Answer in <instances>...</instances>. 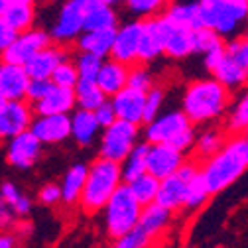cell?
Instances as JSON below:
<instances>
[{
	"mask_svg": "<svg viewBox=\"0 0 248 248\" xmlns=\"http://www.w3.org/2000/svg\"><path fill=\"white\" fill-rule=\"evenodd\" d=\"M79 81H81V77H79V71H77V65L73 59L63 61L51 75V83L55 87H63V89H75Z\"/></svg>",
	"mask_w": 248,
	"mask_h": 248,
	"instance_id": "ab89813d",
	"label": "cell"
},
{
	"mask_svg": "<svg viewBox=\"0 0 248 248\" xmlns=\"http://www.w3.org/2000/svg\"><path fill=\"white\" fill-rule=\"evenodd\" d=\"M164 55V20L162 16L144 20V34L138 51V63H152Z\"/></svg>",
	"mask_w": 248,
	"mask_h": 248,
	"instance_id": "d6986e66",
	"label": "cell"
},
{
	"mask_svg": "<svg viewBox=\"0 0 248 248\" xmlns=\"http://www.w3.org/2000/svg\"><path fill=\"white\" fill-rule=\"evenodd\" d=\"M95 116H97V120H99V124H101V128H103V130L108 128V126H112V124L118 120V118H116V112H114V107H112V103H110V99L95 110Z\"/></svg>",
	"mask_w": 248,
	"mask_h": 248,
	"instance_id": "c3c4849f",
	"label": "cell"
},
{
	"mask_svg": "<svg viewBox=\"0 0 248 248\" xmlns=\"http://www.w3.org/2000/svg\"><path fill=\"white\" fill-rule=\"evenodd\" d=\"M248 171V138L232 134L219 154L201 164V177L211 195L229 189Z\"/></svg>",
	"mask_w": 248,
	"mask_h": 248,
	"instance_id": "7a4b0ae2",
	"label": "cell"
},
{
	"mask_svg": "<svg viewBox=\"0 0 248 248\" xmlns=\"http://www.w3.org/2000/svg\"><path fill=\"white\" fill-rule=\"evenodd\" d=\"M6 103H8V99L2 95V91H0V110H2V108L6 107Z\"/></svg>",
	"mask_w": 248,
	"mask_h": 248,
	"instance_id": "11a10c76",
	"label": "cell"
},
{
	"mask_svg": "<svg viewBox=\"0 0 248 248\" xmlns=\"http://www.w3.org/2000/svg\"><path fill=\"white\" fill-rule=\"evenodd\" d=\"M36 114L28 101H8L0 110V142H10L32 126Z\"/></svg>",
	"mask_w": 248,
	"mask_h": 248,
	"instance_id": "8fae6325",
	"label": "cell"
},
{
	"mask_svg": "<svg viewBox=\"0 0 248 248\" xmlns=\"http://www.w3.org/2000/svg\"><path fill=\"white\" fill-rule=\"evenodd\" d=\"M16 32H14V30L2 20V18H0V57H2L4 55V51L12 46V42L16 40Z\"/></svg>",
	"mask_w": 248,
	"mask_h": 248,
	"instance_id": "681fc988",
	"label": "cell"
},
{
	"mask_svg": "<svg viewBox=\"0 0 248 248\" xmlns=\"http://www.w3.org/2000/svg\"><path fill=\"white\" fill-rule=\"evenodd\" d=\"M189 179L181 177L179 173L160 181V193H158V199L156 203H160L162 207L170 209L171 213L177 211V209H183V203H185V195H187V187H189Z\"/></svg>",
	"mask_w": 248,
	"mask_h": 248,
	"instance_id": "d4e9b609",
	"label": "cell"
},
{
	"mask_svg": "<svg viewBox=\"0 0 248 248\" xmlns=\"http://www.w3.org/2000/svg\"><path fill=\"white\" fill-rule=\"evenodd\" d=\"M144 207L138 203V199L132 195L130 187L126 183L112 195L108 205L103 211V223H105V232L108 238L116 240L124 234H128L140 225Z\"/></svg>",
	"mask_w": 248,
	"mask_h": 248,
	"instance_id": "8992f818",
	"label": "cell"
},
{
	"mask_svg": "<svg viewBox=\"0 0 248 248\" xmlns=\"http://www.w3.org/2000/svg\"><path fill=\"white\" fill-rule=\"evenodd\" d=\"M124 185L120 164L99 158L89 166L85 191L81 197V209L89 215L105 211L112 195Z\"/></svg>",
	"mask_w": 248,
	"mask_h": 248,
	"instance_id": "3957f363",
	"label": "cell"
},
{
	"mask_svg": "<svg viewBox=\"0 0 248 248\" xmlns=\"http://www.w3.org/2000/svg\"><path fill=\"white\" fill-rule=\"evenodd\" d=\"M2 20L14 30L16 34H24L28 30L36 28V6L32 4H20V2H12L8 6V10L4 12Z\"/></svg>",
	"mask_w": 248,
	"mask_h": 248,
	"instance_id": "1f68e13d",
	"label": "cell"
},
{
	"mask_svg": "<svg viewBox=\"0 0 248 248\" xmlns=\"http://www.w3.org/2000/svg\"><path fill=\"white\" fill-rule=\"evenodd\" d=\"M240 2H246V4H248V0H240Z\"/></svg>",
	"mask_w": 248,
	"mask_h": 248,
	"instance_id": "680465c9",
	"label": "cell"
},
{
	"mask_svg": "<svg viewBox=\"0 0 248 248\" xmlns=\"http://www.w3.org/2000/svg\"><path fill=\"white\" fill-rule=\"evenodd\" d=\"M99 134H103V128H101L95 112L77 108L71 114V138L79 146H83V148L91 146L93 142L97 140Z\"/></svg>",
	"mask_w": 248,
	"mask_h": 248,
	"instance_id": "cb8c5ba5",
	"label": "cell"
},
{
	"mask_svg": "<svg viewBox=\"0 0 248 248\" xmlns=\"http://www.w3.org/2000/svg\"><path fill=\"white\" fill-rule=\"evenodd\" d=\"M171 217H173V213H171L170 209L162 207L160 203H152V205L144 207L138 227H140L148 236L158 238V236H162V234L168 231V227L171 225Z\"/></svg>",
	"mask_w": 248,
	"mask_h": 248,
	"instance_id": "83f0119b",
	"label": "cell"
},
{
	"mask_svg": "<svg viewBox=\"0 0 248 248\" xmlns=\"http://www.w3.org/2000/svg\"><path fill=\"white\" fill-rule=\"evenodd\" d=\"M18 238L12 232H0V248H16Z\"/></svg>",
	"mask_w": 248,
	"mask_h": 248,
	"instance_id": "816d5d0a",
	"label": "cell"
},
{
	"mask_svg": "<svg viewBox=\"0 0 248 248\" xmlns=\"http://www.w3.org/2000/svg\"><path fill=\"white\" fill-rule=\"evenodd\" d=\"M128 73H130V67L118 63L114 59H105L103 69L97 77V85L108 99H112L114 95H118L120 91L128 87Z\"/></svg>",
	"mask_w": 248,
	"mask_h": 248,
	"instance_id": "603a6c76",
	"label": "cell"
},
{
	"mask_svg": "<svg viewBox=\"0 0 248 248\" xmlns=\"http://www.w3.org/2000/svg\"><path fill=\"white\" fill-rule=\"evenodd\" d=\"M227 55L234 63L248 73V40L246 38H234L227 42Z\"/></svg>",
	"mask_w": 248,
	"mask_h": 248,
	"instance_id": "f6af8a7d",
	"label": "cell"
},
{
	"mask_svg": "<svg viewBox=\"0 0 248 248\" xmlns=\"http://www.w3.org/2000/svg\"><path fill=\"white\" fill-rule=\"evenodd\" d=\"M128 187L132 191V195L138 199V203L142 207H148L152 203H156L158 193H160V179H156L150 173L140 175L138 179H134L132 183H128Z\"/></svg>",
	"mask_w": 248,
	"mask_h": 248,
	"instance_id": "e575fe53",
	"label": "cell"
},
{
	"mask_svg": "<svg viewBox=\"0 0 248 248\" xmlns=\"http://www.w3.org/2000/svg\"><path fill=\"white\" fill-rule=\"evenodd\" d=\"M12 2H20V4H32V6H34V4L38 2V0H12Z\"/></svg>",
	"mask_w": 248,
	"mask_h": 248,
	"instance_id": "9f6ffc18",
	"label": "cell"
},
{
	"mask_svg": "<svg viewBox=\"0 0 248 248\" xmlns=\"http://www.w3.org/2000/svg\"><path fill=\"white\" fill-rule=\"evenodd\" d=\"M47 32L51 42L57 46L65 47L69 44H77V40L85 32L83 0H63L59 4Z\"/></svg>",
	"mask_w": 248,
	"mask_h": 248,
	"instance_id": "ba28073f",
	"label": "cell"
},
{
	"mask_svg": "<svg viewBox=\"0 0 248 248\" xmlns=\"http://www.w3.org/2000/svg\"><path fill=\"white\" fill-rule=\"evenodd\" d=\"M10 4H12V0H0V18L4 16V12L8 10Z\"/></svg>",
	"mask_w": 248,
	"mask_h": 248,
	"instance_id": "db71d44e",
	"label": "cell"
},
{
	"mask_svg": "<svg viewBox=\"0 0 248 248\" xmlns=\"http://www.w3.org/2000/svg\"><path fill=\"white\" fill-rule=\"evenodd\" d=\"M231 91L217 79L205 77L185 85L181 93V110L193 124H209L227 116L231 108Z\"/></svg>",
	"mask_w": 248,
	"mask_h": 248,
	"instance_id": "6da1fadb",
	"label": "cell"
},
{
	"mask_svg": "<svg viewBox=\"0 0 248 248\" xmlns=\"http://www.w3.org/2000/svg\"><path fill=\"white\" fill-rule=\"evenodd\" d=\"M195 124L185 116L181 108L164 110L144 126V142L148 144H166L179 152H187L195 146Z\"/></svg>",
	"mask_w": 248,
	"mask_h": 248,
	"instance_id": "277c9868",
	"label": "cell"
},
{
	"mask_svg": "<svg viewBox=\"0 0 248 248\" xmlns=\"http://www.w3.org/2000/svg\"><path fill=\"white\" fill-rule=\"evenodd\" d=\"M124 6H126V10L132 16L150 20V18H158L166 12L168 0H126Z\"/></svg>",
	"mask_w": 248,
	"mask_h": 248,
	"instance_id": "8d00e7d4",
	"label": "cell"
},
{
	"mask_svg": "<svg viewBox=\"0 0 248 248\" xmlns=\"http://www.w3.org/2000/svg\"><path fill=\"white\" fill-rule=\"evenodd\" d=\"M244 38H246V40H248V32H246V36H244Z\"/></svg>",
	"mask_w": 248,
	"mask_h": 248,
	"instance_id": "91938a15",
	"label": "cell"
},
{
	"mask_svg": "<svg viewBox=\"0 0 248 248\" xmlns=\"http://www.w3.org/2000/svg\"><path fill=\"white\" fill-rule=\"evenodd\" d=\"M101 2H103V4H107V6H110V8H114V10H116V8H118V6H120V4H124V2H126V0H101Z\"/></svg>",
	"mask_w": 248,
	"mask_h": 248,
	"instance_id": "f5cc1de1",
	"label": "cell"
},
{
	"mask_svg": "<svg viewBox=\"0 0 248 248\" xmlns=\"http://www.w3.org/2000/svg\"><path fill=\"white\" fill-rule=\"evenodd\" d=\"M187 162L185 160V154L166 146V144H150V152H148V173L154 175L156 179L164 181L171 175H175L181 166Z\"/></svg>",
	"mask_w": 248,
	"mask_h": 248,
	"instance_id": "4fadbf2b",
	"label": "cell"
},
{
	"mask_svg": "<svg viewBox=\"0 0 248 248\" xmlns=\"http://www.w3.org/2000/svg\"><path fill=\"white\" fill-rule=\"evenodd\" d=\"M36 116H51V114H73L77 110V99H75V89H63L55 87L47 95L32 105Z\"/></svg>",
	"mask_w": 248,
	"mask_h": 248,
	"instance_id": "e0dca14e",
	"label": "cell"
},
{
	"mask_svg": "<svg viewBox=\"0 0 248 248\" xmlns=\"http://www.w3.org/2000/svg\"><path fill=\"white\" fill-rule=\"evenodd\" d=\"M209 73H211L213 79H217L223 87H227L229 91L242 89L246 85V81H248V73L244 69H240L234 61L227 55V47H225L223 57L213 65V69Z\"/></svg>",
	"mask_w": 248,
	"mask_h": 248,
	"instance_id": "4316f807",
	"label": "cell"
},
{
	"mask_svg": "<svg viewBox=\"0 0 248 248\" xmlns=\"http://www.w3.org/2000/svg\"><path fill=\"white\" fill-rule=\"evenodd\" d=\"M140 126L132 122L116 120L112 126L105 128L99 140V158L122 164L130 156V152L140 144Z\"/></svg>",
	"mask_w": 248,
	"mask_h": 248,
	"instance_id": "52a82bcc",
	"label": "cell"
},
{
	"mask_svg": "<svg viewBox=\"0 0 248 248\" xmlns=\"http://www.w3.org/2000/svg\"><path fill=\"white\" fill-rule=\"evenodd\" d=\"M116 38V30H103V32H83L77 40V49L83 53L97 55L101 59H110L112 46Z\"/></svg>",
	"mask_w": 248,
	"mask_h": 248,
	"instance_id": "484cf974",
	"label": "cell"
},
{
	"mask_svg": "<svg viewBox=\"0 0 248 248\" xmlns=\"http://www.w3.org/2000/svg\"><path fill=\"white\" fill-rule=\"evenodd\" d=\"M42 150L44 144L28 130L6 144V160L16 170H30L42 158Z\"/></svg>",
	"mask_w": 248,
	"mask_h": 248,
	"instance_id": "7c38bea8",
	"label": "cell"
},
{
	"mask_svg": "<svg viewBox=\"0 0 248 248\" xmlns=\"http://www.w3.org/2000/svg\"><path fill=\"white\" fill-rule=\"evenodd\" d=\"M227 128L232 134H244V130L248 128V87L242 89L231 103V108L227 112Z\"/></svg>",
	"mask_w": 248,
	"mask_h": 248,
	"instance_id": "836d02e7",
	"label": "cell"
},
{
	"mask_svg": "<svg viewBox=\"0 0 248 248\" xmlns=\"http://www.w3.org/2000/svg\"><path fill=\"white\" fill-rule=\"evenodd\" d=\"M142 34H144V20H130L120 24L116 30L110 59L118 61V63L126 67H132L134 63H138Z\"/></svg>",
	"mask_w": 248,
	"mask_h": 248,
	"instance_id": "30bf717a",
	"label": "cell"
},
{
	"mask_svg": "<svg viewBox=\"0 0 248 248\" xmlns=\"http://www.w3.org/2000/svg\"><path fill=\"white\" fill-rule=\"evenodd\" d=\"M148 152H150V144L148 142H140L132 152L130 156L120 164L122 170V179L124 183H132L134 179H138L140 175L148 173Z\"/></svg>",
	"mask_w": 248,
	"mask_h": 248,
	"instance_id": "4dcf8cb0",
	"label": "cell"
},
{
	"mask_svg": "<svg viewBox=\"0 0 248 248\" xmlns=\"http://www.w3.org/2000/svg\"><path fill=\"white\" fill-rule=\"evenodd\" d=\"M164 103H166V91L162 87H154L152 91L146 93V110H144V126L154 118H158L164 112Z\"/></svg>",
	"mask_w": 248,
	"mask_h": 248,
	"instance_id": "b9f144b4",
	"label": "cell"
},
{
	"mask_svg": "<svg viewBox=\"0 0 248 248\" xmlns=\"http://www.w3.org/2000/svg\"><path fill=\"white\" fill-rule=\"evenodd\" d=\"M209 197H211V193H209V189H207V185H205L201 173H199V175L189 183L187 195H185V203H183V209H185V211H197V209H201V207L207 203Z\"/></svg>",
	"mask_w": 248,
	"mask_h": 248,
	"instance_id": "f35d334b",
	"label": "cell"
},
{
	"mask_svg": "<svg viewBox=\"0 0 248 248\" xmlns=\"http://www.w3.org/2000/svg\"><path fill=\"white\" fill-rule=\"evenodd\" d=\"M53 42L49 38L47 30H44V28H32V30H28V32L16 36V40L4 51V55L0 57V61H6V63H12V65L26 67L42 49H46Z\"/></svg>",
	"mask_w": 248,
	"mask_h": 248,
	"instance_id": "9c48e42d",
	"label": "cell"
},
{
	"mask_svg": "<svg viewBox=\"0 0 248 248\" xmlns=\"http://www.w3.org/2000/svg\"><path fill=\"white\" fill-rule=\"evenodd\" d=\"M128 87L140 93H148L156 87V79L146 65H132L128 73Z\"/></svg>",
	"mask_w": 248,
	"mask_h": 248,
	"instance_id": "7bdbcfd3",
	"label": "cell"
},
{
	"mask_svg": "<svg viewBox=\"0 0 248 248\" xmlns=\"http://www.w3.org/2000/svg\"><path fill=\"white\" fill-rule=\"evenodd\" d=\"M32 132L44 146H55L71 138V114H51V116H36Z\"/></svg>",
	"mask_w": 248,
	"mask_h": 248,
	"instance_id": "5bb4252c",
	"label": "cell"
},
{
	"mask_svg": "<svg viewBox=\"0 0 248 248\" xmlns=\"http://www.w3.org/2000/svg\"><path fill=\"white\" fill-rule=\"evenodd\" d=\"M30 81L26 67L0 61V91L8 101H26Z\"/></svg>",
	"mask_w": 248,
	"mask_h": 248,
	"instance_id": "ffe728a7",
	"label": "cell"
},
{
	"mask_svg": "<svg viewBox=\"0 0 248 248\" xmlns=\"http://www.w3.org/2000/svg\"><path fill=\"white\" fill-rule=\"evenodd\" d=\"M164 55L171 59H185L195 53V32L171 26L164 16Z\"/></svg>",
	"mask_w": 248,
	"mask_h": 248,
	"instance_id": "ac0fdd59",
	"label": "cell"
},
{
	"mask_svg": "<svg viewBox=\"0 0 248 248\" xmlns=\"http://www.w3.org/2000/svg\"><path fill=\"white\" fill-rule=\"evenodd\" d=\"M73 61L77 65L81 81H97V77L103 69V63H105V59H101L97 55H91V53H83V51H77Z\"/></svg>",
	"mask_w": 248,
	"mask_h": 248,
	"instance_id": "74e56055",
	"label": "cell"
},
{
	"mask_svg": "<svg viewBox=\"0 0 248 248\" xmlns=\"http://www.w3.org/2000/svg\"><path fill=\"white\" fill-rule=\"evenodd\" d=\"M201 26L213 30L223 40L238 38L248 22V4L240 0H197Z\"/></svg>",
	"mask_w": 248,
	"mask_h": 248,
	"instance_id": "5b68a950",
	"label": "cell"
},
{
	"mask_svg": "<svg viewBox=\"0 0 248 248\" xmlns=\"http://www.w3.org/2000/svg\"><path fill=\"white\" fill-rule=\"evenodd\" d=\"M244 136H246V138H248V128H246V130H244Z\"/></svg>",
	"mask_w": 248,
	"mask_h": 248,
	"instance_id": "6f0895ef",
	"label": "cell"
},
{
	"mask_svg": "<svg viewBox=\"0 0 248 248\" xmlns=\"http://www.w3.org/2000/svg\"><path fill=\"white\" fill-rule=\"evenodd\" d=\"M53 89V83L49 79H32L28 85V93H26V101L30 105H36L40 103L47 93Z\"/></svg>",
	"mask_w": 248,
	"mask_h": 248,
	"instance_id": "bcb514c9",
	"label": "cell"
},
{
	"mask_svg": "<svg viewBox=\"0 0 248 248\" xmlns=\"http://www.w3.org/2000/svg\"><path fill=\"white\" fill-rule=\"evenodd\" d=\"M67 59H71V57L63 46L51 44L30 61L26 65V71H28L30 79H49L51 81V75L55 73V69Z\"/></svg>",
	"mask_w": 248,
	"mask_h": 248,
	"instance_id": "2e32d148",
	"label": "cell"
},
{
	"mask_svg": "<svg viewBox=\"0 0 248 248\" xmlns=\"http://www.w3.org/2000/svg\"><path fill=\"white\" fill-rule=\"evenodd\" d=\"M87 175H89V166H85V164H75L65 171L63 179H61V183H59L65 205L81 203V197H83V191H85V183H87Z\"/></svg>",
	"mask_w": 248,
	"mask_h": 248,
	"instance_id": "f1b7e54d",
	"label": "cell"
},
{
	"mask_svg": "<svg viewBox=\"0 0 248 248\" xmlns=\"http://www.w3.org/2000/svg\"><path fill=\"white\" fill-rule=\"evenodd\" d=\"M14 213L10 211V207L2 201V197H0V229H6V227H10L12 225V221H14Z\"/></svg>",
	"mask_w": 248,
	"mask_h": 248,
	"instance_id": "f907efd6",
	"label": "cell"
},
{
	"mask_svg": "<svg viewBox=\"0 0 248 248\" xmlns=\"http://www.w3.org/2000/svg\"><path fill=\"white\" fill-rule=\"evenodd\" d=\"M171 26L183 28V30H195L203 28L201 26V16H199V6L197 0H175V2L168 4L166 12L162 14Z\"/></svg>",
	"mask_w": 248,
	"mask_h": 248,
	"instance_id": "7402d4cb",
	"label": "cell"
},
{
	"mask_svg": "<svg viewBox=\"0 0 248 248\" xmlns=\"http://www.w3.org/2000/svg\"><path fill=\"white\" fill-rule=\"evenodd\" d=\"M225 142H227V138H225L223 128H219V126H205L201 132H197L193 152H195V156L199 160L207 162V160H211L215 156V154L221 152Z\"/></svg>",
	"mask_w": 248,
	"mask_h": 248,
	"instance_id": "f546056e",
	"label": "cell"
},
{
	"mask_svg": "<svg viewBox=\"0 0 248 248\" xmlns=\"http://www.w3.org/2000/svg\"><path fill=\"white\" fill-rule=\"evenodd\" d=\"M116 118L124 120V122H132V124H144V110H146V93L134 91L130 87H126L124 91H120L118 95H114L110 99Z\"/></svg>",
	"mask_w": 248,
	"mask_h": 248,
	"instance_id": "9a60e30c",
	"label": "cell"
},
{
	"mask_svg": "<svg viewBox=\"0 0 248 248\" xmlns=\"http://www.w3.org/2000/svg\"><path fill=\"white\" fill-rule=\"evenodd\" d=\"M85 12V32H103V30H118V12L101 0H83Z\"/></svg>",
	"mask_w": 248,
	"mask_h": 248,
	"instance_id": "44dd1931",
	"label": "cell"
},
{
	"mask_svg": "<svg viewBox=\"0 0 248 248\" xmlns=\"http://www.w3.org/2000/svg\"><path fill=\"white\" fill-rule=\"evenodd\" d=\"M0 197H2V201L10 207V211L16 217H24V215L30 213V209H32V201H30V197L12 181H4L2 185H0Z\"/></svg>",
	"mask_w": 248,
	"mask_h": 248,
	"instance_id": "d590c367",
	"label": "cell"
},
{
	"mask_svg": "<svg viewBox=\"0 0 248 248\" xmlns=\"http://www.w3.org/2000/svg\"><path fill=\"white\" fill-rule=\"evenodd\" d=\"M225 46H227L225 40L219 34H215L213 30H209V28L195 30V53L207 55V53H211L215 49H221Z\"/></svg>",
	"mask_w": 248,
	"mask_h": 248,
	"instance_id": "60d3db41",
	"label": "cell"
},
{
	"mask_svg": "<svg viewBox=\"0 0 248 248\" xmlns=\"http://www.w3.org/2000/svg\"><path fill=\"white\" fill-rule=\"evenodd\" d=\"M38 199L46 207H53L57 203H63V195H61V185L57 183H46L38 191Z\"/></svg>",
	"mask_w": 248,
	"mask_h": 248,
	"instance_id": "7dc6e473",
	"label": "cell"
},
{
	"mask_svg": "<svg viewBox=\"0 0 248 248\" xmlns=\"http://www.w3.org/2000/svg\"><path fill=\"white\" fill-rule=\"evenodd\" d=\"M75 99H77V108L91 112H95L101 105L108 101V97L97 85V81H79L75 87Z\"/></svg>",
	"mask_w": 248,
	"mask_h": 248,
	"instance_id": "d6a6232c",
	"label": "cell"
},
{
	"mask_svg": "<svg viewBox=\"0 0 248 248\" xmlns=\"http://www.w3.org/2000/svg\"><path fill=\"white\" fill-rule=\"evenodd\" d=\"M152 240H154L152 236H148L140 227H136L128 234L112 240V248H150Z\"/></svg>",
	"mask_w": 248,
	"mask_h": 248,
	"instance_id": "ee69618b",
	"label": "cell"
}]
</instances>
